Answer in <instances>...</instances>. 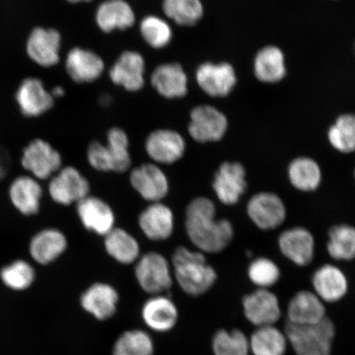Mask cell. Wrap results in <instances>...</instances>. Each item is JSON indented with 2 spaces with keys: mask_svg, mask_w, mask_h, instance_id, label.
Here are the masks:
<instances>
[{
  "mask_svg": "<svg viewBox=\"0 0 355 355\" xmlns=\"http://www.w3.org/2000/svg\"><path fill=\"white\" fill-rule=\"evenodd\" d=\"M119 296L115 288L106 283H95L80 298L84 311L96 320L106 321L116 313Z\"/></svg>",
  "mask_w": 355,
  "mask_h": 355,
  "instance_id": "obj_15",
  "label": "cell"
},
{
  "mask_svg": "<svg viewBox=\"0 0 355 355\" xmlns=\"http://www.w3.org/2000/svg\"><path fill=\"white\" fill-rule=\"evenodd\" d=\"M43 190L33 177L19 176L12 181L10 188V198L13 206L24 216H33L39 212Z\"/></svg>",
  "mask_w": 355,
  "mask_h": 355,
  "instance_id": "obj_29",
  "label": "cell"
},
{
  "mask_svg": "<svg viewBox=\"0 0 355 355\" xmlns=\"http://www.w3.org/2000/svg\"><path fill=\"white\" fill-rule=\"evenodd\" d=\"M64 88L62 87H56L54 88V90L52 91L51 94L54 97H61L64 95Z\"/></svg>",
  "mask_w": 355,
  "mask_h": 355,
  "instance_id": "obj_44",
  "label": "cell"
},
{
  "mask_svg": "<svg viewBox=\"0 0 355 355\" xmlns=\"http://www.w3.org/2000/svg\"><path fill=\"white\" fill-rule=\"evenodd\" d=\"M332 148L341 153L355 152V114H340L327 132Z\"/></svg>",
  "mask_w": 355,
  "mask_h": 355,
  "instance_id": "obj_34",
  "label": "cell"
},
{
  "mask_svg": "<svg viewBox=\"0 0 355 355\" xmlns=\"http://www.w3.org/2000/svg\"><path fill=\"white\" fill-rule=\"evenodd\" d=\"M313 286L322 301L334 303L343 299L348 291V282L343 270L333 265H324L313 277Z\"/></svg>",
  "mask_w": 355,
  "mask_h": 355,
  "instance_id": "obj_28",
  "label": "cell"
},
{
  "mask_svg": "<svg viewBox=\"0 0 355 355\" xmlns=\"http://www.w3.org/2000/svg\"><path fill=\"white\" fill-rule=\"evenodd\" d=\"M248 216L261 230L278 228L286 218V208L278 195L261 192L254 195L247 206Z\"/></svg>",
  "mask_w": 355,
  "mask_h": 355,
  "instance_id": "obj_10",
  "label": "cell"
},
{
  "mask_svg": "<svg viewBox=\"0 0 355 355\" xmlns=\"http://www.w3.org/2000/svg\"><path fill=\"white\" fill-rule=\"evenodd\" d=\"M139 224L141 232L150 241H166L174 232V214L165 204L153 202L141 213Z\"/></svg>",
  "mask_w": 355,
  "mask_h": 355,
  "instance_id": "obj_21",
  "label": "cell"
},
{
  "mask_svg": "<svg viewBox=\"0 0 355 355\" xmlns=\"http://www.w3.org/2000/svg\"><path fill=\"white\" fill-rule=\"evenodd\" d=\"M216 206L207 198H196L185 211V229L190 241L202 252L217 254L232 242L234 228L226 219H216Z\"/></svg>",
  "mask_w": 355,
  "mask_h": 355,
  "instance_id": "obj_1",
  "label": "cell"
},
{
  "mask_svg": "<svg viewBox=\"0 0 355 355\" xmlns=\"http://www.w3.org/2000/svg\"><path fill=\"white\" fill-rule=\"evenodd\" d=\"M153 87L159 95L168 99L181 98L188 93V77L177 63L157 67L150 78Z\"/></svg>",
  "mask_w": 355,
  "mask_h": 355,
  "instance_id": "obj_24",
  "label": "cell"
},
{
  "mask_svg": "<svg viewBox=\"0 0 355 355\" xmlns=\"http://www.w3.org/2000/svg\"><path fill=\"white\" fill-rule=\"evenodd\" d=\"M155 343L148 331L128 330L119 336L113 345L112 355H154Z\"/></svg>",
  "mask_w": 355,
  "mask_h": 355,
  "instance_id": "obj_33",
  "label": "cell"
},
{
  "mask_svg": "<svg viewBox=\"0 0 355 355\" xmlns=\"http://www.w3.org/2000/svg\"><path fill=\"white\" fill-rule=\"evenodd\" d=\"M35 272L33 266L24 260H16L0 270V279L12 291H25L35 282Z\"/></svg>",
  "mask_w": 355,
  "mask_h": 355,
  "instance_id": "obj_38",
  "label": "cell"
},
{
  "mask_svg": "<svg viewBox=\"0 0 355 355\" xmlns=\"http://www.w3.org/2000/svg\"><path fill=\"white\" fill-rule=\"evenodd\" d=\"M354 178H355V170H354Z\"/></svg>",
  "mask_w": 355,
  "mask_h": 355,
  "instance_id": "obj_46",
  "label": "cell"
},
{
  "mask_svg": "<svg viewBox=\"0 0 355 355\" xmlns=\"http://www.w3.org/2000/svg\"><path fill=\"white\" fill-rule=\"evenodd\" d=\"M61 37L55 29L35 28L26 43L31 60L40 66L52 67L60 60Z\"/></svg>",
  "mask_w": 355,
  "mask_h": 355,
  "instance_id": "obj_17",
  "label": "cell"
},
{
  "mask_svg": "<svg viewBox=\"0 0 355 355\" xmlns=\"http://www.w3.org/2000/svg\"><path fill=\"white\" fill-rule=\"evenodd\" d=\"M68 241L63 232L54 228L44 229L31 239L29 252L37 263L48 265L64 254Z\"/></svg>",
  "mask_w": 355,
  "mask_h": 355,
  "instance_id": "obj_25",
  "label": "cell"
},
{
  "mask_svg": "<svg viewBox=\"0 0 355 355\" xmlns=\"http://www.w3.org/2000/svg\"><path fill=\"white\" fill-rule=\"evenodd\" d=\"M145 60L136 51H124L111 67L110 78L128 92H137L144 86Z\"/></svg>",
  "mask_w": 355,
  "mask_h": 355,
  "instance_id": "obj_16",
  "label": "cell"
},
{
  "mask_svg": "<svg viewBox=\"0 0 355 355\" xmlns=\"http://www.w3.org/2000/svg\"><path fill=\"white\" fill-rule=\"evenodd\" d=\"M77 212L89 232L105 236L114 227V211L107 203L96 197L87 196L77 203Z\"/></svg>",
  "mask_w": 355,
  "mask_h": 355,
  "instance_id": "obj_18",
  "label": "cell"
},
{
  "mask_svg": "<svg viewBox=\"0 0 355 355\" xmlns=\"http://www.w3.org/2000/svg\"><path fill=\"white\" fill-rule=\"evenodd\" d=\"M328 254L335 260H352L355 257V228L348 225L333 226L329 230Z\"/></svg>",
  "mask_w": 355,
  "mask_h": 355,
  "instance_id": "obj_35",
  "label": "cell"
},
{
  "mask_svg": "<svg viewBox=\"0 0 355 355\" xmlns=\"http://www.w3.org/2000/svg\"><path fill=\"white\" fill-rule=\"evenodd\" d=\"M145 148L155 162L171 165L184 157L186 143L184 137L176 131L158 130L150 133Z\"/></svg>",
  "mask_w": 355,
  "mask_h": 355,
  "instance_id": "obj_11",
  "label": "cell"
},
{
  "mask_svg": "<svg viewBox=\"0 0 355 355\" xmlns=\"http://www.w3.org/2000/svg\"><path fill=\"white\" fill-rule=\"evenodd\" d=\"M144 41L154 49L165 48L172 40V29L168 22L157 16L144 17L140 24Z\"/></svg>",
  "mask_w": 355,
  "mask_h": 355,
  "instance_id": "obj_40",
  "label": "cell"
},
{
  "mask_svg": "<svg viewBox=\"0 0 355 355\" xmlns=\"http://www.w3.org/2000/svg\"><path fill=\"white\" fill-rule=\"evenodd\" d=\"M11 159L7 150L0 146V181L6 178L10 171Z\"/></svg>",
  "mask_w": 355,
  "mask_h": 355,
  "instance_id": "obj_43",
  "label": "cell"
},
{
  "mask_svg": "<svg viewBox=\"0 0 355 355\" xmlns=\"http://www.w3.org/2000/svg\"><path fill=\"white\" fill-rule=\"evenodd\" d=\"M141 317L150 331L166 333L174 329L179 320V310L170 297L153 295L141 310Z\"/></svg>",
  "mask_w": 355,
  "mask_h": 355,
  "instance_id": "obj_13",
  "label": "cell"
},
{
  "mask_svg": "<svg viewBox=\"0 0 355 355\" xmlns=\"http://www.w3.org/2000/svg\"><path fill=\"white\" fill-rule=\"evenodd\" d=\"M162 8L168 19L184 26L198 24L204 13L201 0H164Z\"/></svg>",
  "mask_w": 355,
  "mask_h": 355,
  "instance_id": "obj_36",
  "label": "cell"
},
{
  "mask_svg": "<svg viewBox=\"0 0 355 355\" xmlns=\"http://www.w3.org/2000/svg\"><path fill=\"white\" fill-rule=\"evenodd\" d=\"M68 1L73 3H77L80 2H90L92 0H68Z\"/></svg>",
  "mask_w": 355,
  "mask_h": 355,
  "instance_id": "obj_45",
  "label": "cell"
},
{
  "mask_svg": "<svg viewBox=\"0 0 355 355\" xmlns=\"http://www.w3.org/2000/svg\"><path fill=\"white\" fill-rule=\"evenodd\" d=\"M111 163H112V171L123 173L128 170L131 166V157L128 146L130 141L127 133L121 128H113L107 135V145Z\"/></svg>",
  "mask_w": 355,
  "mask_h": 355,
  "instance_id": "obj_37",
  "label": "cell"
},
{
  "mask_svg": "<svg viewBox=\"0 0 355 355\" xmlns=\"http://www.w3.org/2000/svg\"><path fill=\"white\" fill-rule=\"evenodd\" d=\"M135 277L144 291L149 295H163L173 285V273L168 260L162 254L150 252L139 257Z\"/></svg>",
  "mask_w": 355,
  "mask_h": 355,
  "instance_id": "obj_4",
  "label": "cell"
},
{
  "mask_svg": "<svg viewBox=\"0 0 355 355\" xmlns=\"http://www.w3.org/2000/svg\"><path fill=\"white\" fill-rule=\"evenodd\" d=\"M244 314L256 327L273 326L281 318V309L276 295L268 288H259L243 300Z\"/></svg>",
  "mask_w": 355,
  "mask_h": 355,
  "instance_id": "obj_14",
  "label": "cell"
},
{
  "mask_svg": "<svg viewBox=\"0 0 355 355\" xmlns=\"http://www.w3.org/2000/svg\"><path fill=\"white\" fill-rule=\"evenodd\" d=\"M288 179L296 189L302 192L316 190L322 182L320 166L310 157H298L288 166Z\"/></svg>",
  "mask_w": 355,
  "mask_h": 355,
  "instance_id": "obj_31",
  "label": "cell"
},
{
  "mask_svg": "<svg viewBox=\"0 0 355 355\" xmlns=\"http://www.w3.org/2000/svg\"><path fill=\"white\" fill-rule=\"evenodd\" d=\"M190 119L189 135L200 144L219 141L228 130L227 117L215 106L198 105L191 111Z\"/></svg>",
  "mask_w": 355,
  "mask_h": 355,
  "instance_id": "obj_5",
  "label": "cell"
},
{
  "mask_svg": "<svg viewBox=\"0 0 355 355\" xmlns=\"http://www.w3.org/2000/svg\"><path fill=\"white\" fill-rule=\"evenodd\" d=\"M246 171L242 164L226 162L216 171L212 188L225 205L236 204L247 189Z\"/></svg>",
  "mask_w": 355,
  "mask_h": 355,
  "instance_id": "obj_9",
  "label": "cell"
},
{
  "mask_svg": "<svg viewBox=\"0 0 355 355\" xmlns=\"http://www.w3.org/2000/svg\"><path fill=\"white\" fill-rule=\"evenodd\" d=\"M67 73L74 82L92 83L104 72L105 63L101 58L92 51L79 47L69 52L65 62Z\"/></svg>",
  "mask_w": 355,
  "mask_h": 355,
  "instance_id": "obj_22",
  "label": "cell"
},
{
  "mask_svg": "<svg viewBox=\"0 0 355 355\" xmlns=\"http://www.w3.org/2000/svg\"><path fill=\"white\" fill-rule=\"evenodd\" d=\"M282 254L300 266L311 263L314 257L315 241L313 234L303 227L286 230L279 238Z\"/></svg>",
  "mask_w": 355,
  "mask_h": 355,
  "instance_id": "obj_20",
  "label": "cell"
},
{
  "mask_svg": "<svg viewBox=\"0 0 355 355\" xmlns=\"http://www.w3.org/2000/svg\"><path fill=\"white\" fill-rule=\"evenodd\" d=\"M173 276L186 295L198 297L214 286L217 274L205 255L185 247L176 248L172 256Z\"/></svg>",
  "mask_w": 355,
  "mask_h": 355,
  "instance_id": "obj_2",
  "label": "cell"
},
{
  "mask_svg": "<svg viewBox=\"0 0 355 355\" xmlns=\"http://www.w3.org/2000/svg\"><path fill=\"white\" fill-rule=\"evenodd\" d=\"M16 100L21 112L26 117H37L54 105V96L46 91L38 78H26L17 92Z\"/></svg>",
  "mask_w": 355,
  "mask_h": 355,
  "instance_id": "obj_19",
  "label": "cell"
},
{
  "mask_svg": "<svg viewBox=\"0 0 355 355\" xmlns=\"http://www.w3.org/2000/svg\"><path fill=\"white\" fill-rule=\"evenodd\" d=\"M196 80L200 88L211 97H225L237 85L236 71L227 62L215 64L206 62L199 65Z\"/></svg>",
  "mask_w": 355,
  "mask_h": 355,
  "instance_id": "obj_8",
  "label": "cell"
},
{
  "mask_svg": "<svg viewBox=\"0 0 355 355\" xmlns=\"http://www.w3.org/2000/svg\"><path fill=\"white\" fill-rule=\"evenodd\" d=\"M105 248L108 254L121 264L130 265L139 259V243L125 230L114 228L106 234Z\"/></svg>",
  "mask_w": 355,
  "mask_h": 355,
  "instance_id": "obj_30",
  "label": "cell"
},
{
  "mask_svg": "<svg viewBox=\"0 0 355 355\" xmlns=\"http://www.w3.org/2000/svg\"><path fill=\"white\" fill-rule=\"evenodd\" d=\"M286 336L297 355H331L336 331L331 319L310 325L287 322Z\"/></svg>",
  "mask_w": 355,
  "mask_h": 355,
  "instance_id": "obj_3",
  "label": "cell"
},
{
  "mask_svg": "<svg viewBox=\"0 0 355 355\" xmlns=\"http://www.w3.org/2000/svg\"><path fill=\"white\" fill-rule=\"evenodd\" d=\"M248 273L250 281L259 288L274 286L281 276L277 265L266 257H260L252 261Z\"/></svg>",
  "mask_w": 355,
  "mask_h": 355,
  "instance_id": "obj_41",
  "label": "cell"
},
{
  "mask_svg": "<svg viewBox=\"0 0 355 355\" xmlns=\"http://www.w3.org/2000/svg\"><path fill=\"white\" fill-rule=\"evenodd\" d=\"M130 184L146 201L161 202L168 193V181L161 168L153 163L133 168Z\"/></svg>",
  "mask_w": 355,
  "mask_h": 355,
  "instance_id": "obj_12",
  "label": "cell"
},
{
  "mask_svg": "<svg viewBox=\"0 0 355 355\" xmlns=\"http://www.w3.org/2000/svg\"><path fill=\"white\" fill-rule=\"evenodd\" d=\"M87 159L89 164L95 170L102 172L112 171V163L106 146L93 141L87 149Z\"/></svg>",
  "mask_w": 355,
  "mask_h": 355,
  "instance_id": "obj_42",
  "label": "cell"
},
{
  "mask_svg": "<svg viewBox=\"0 0 355 355\" xmlns=\"http://www.w3.org/2000/svg\"><path fill=\"white\" fill-rule=\"evenodd\" d=\"M254 355H284L287 347L285 334L274 326L257 328L250 340Z\"/></svg>",
  "mask_w": 355,
  "mask_h": 355,
  "instance_id": "obj_32",
  "label": "cell"
},
{
  "mask_svg": "<svg viewBox=\"0 0 355 355\" xmlns=\"http://www.w3.org/2000/svg\"><path fill=\"white\" fill-rule=\"evenodd\" d=\"M254 73L263 83L282 82L287 74L286 56L282 49L272 44L261 48L254 59Z\"/></svg>",
  "mask_w": 355,
  "mask_h": 355,
  "instance_id": "obj_23",
  "label": "cell"
},
{
  "mask_svg": "<svg viewBox=\"0 0 355 355\" xmlns=\"http://www.w3.org/2000/svg\"><path fill=\"white\" fill-rule=\"evenodd\" d=\"M21 163L35 179L47 180L60 170L62 158L46 141L35 139L24 150Z\"/></svg>",
  "mask_w": 355,
  "mask_h": 355,
  "instance_id": "obj_7",
  "label": "cell"
},
{
  "mask_svg": "<svg viewBox=\"0 0 355 355\" xmlns=\"http://www.w3.org/2000/svg\"><path fill=\"white\" fill-rule=\"evenodd\" d=\"M212 349L215 355H248L250 340L241 331L220 330L213 337Z\"/></svg>",
  "mask_w": 355,
  "mask_h": 355,
  "instance_id": "obj_39",
  "label": "cell"
},
{
  "mask_svg": "<svg viewBox=\"0 0 355 355\" xmlns=\"http://www.w3.org/2000/svg\"><path fill=\"white\" fill-rule=\"evenodd\" d=\"M136 21L135 13L125 0H105L96 12V21L102 32L132 28Z\"/></svg>",
  "mask_w": 355,
  "mask_h": 355,
  "instance_id": "obj_26",
  "label": "cell"
},
{
  "mask_svg": "<svg viewBox=\"0 0 355 355\" xmlns=\"http://www.w3.org/2000/svg\"><path fill=\"white\" fill-rule=\"evenodd\" d=\"M325 317V306L322 300L313 292L300 291L288 303V322L297 325H310L322 321Z\"/></svg>",
  "mask_w": 355,
  "mask_h": 355,
  "instance_id": "obj_27",
  "label": "cell"
},
{
  "mask_svg": "<svg viewBox=\"0 0 355 355\" xmlns=\"http://www.w3.org/2000/svg\"><path fill=\"white\" fill-rule=\"evenodd\" d=\"M90 184L86 177L76 168L68 166L60 168L59 173L51 178L49 184V193L60 205L69 206L89 196Z\"/></svg>",
  "mask_w": 355,
  "mask_h": 355,
  "instance_id": "obj_6",
  "label": "cell"
}]
</instances>
